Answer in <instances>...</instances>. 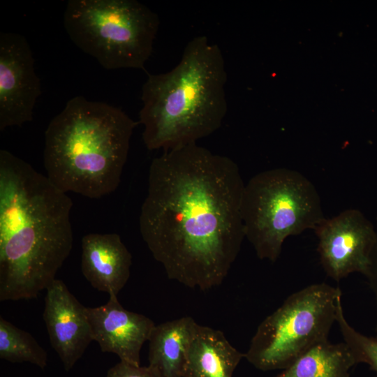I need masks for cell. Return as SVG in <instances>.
<instances>
[{
    "label": "cell",
    "instance_id": "cell-18",
    "mask_svg": "<svg viewBox=\"0 0 377 377\" xmlns=\"http://www.w3.org/2000/svg\"><path fill=\"white\" fill-rule=\"evenodd\" d=\"M106 377H161L149 365L141 367L120 361L108 369Z\"/></svg>",
    "mask_w": 377,
    "mask_h": 377
},
{
    "label": "cell",
    "instance_id": "cell-3",
    "mask_svg": "<svg viewBox=\"0 0 377 377\" xmlns=\"http://www.w3.org/2000/svg\"><path fill=\"white\" fill-rule=\"evenodd\" d=\"M227 79L222 51L205 36L189 40L170 71L148 74L139 112L146 147L166 151L216 132L228 111Z\"/></svg>",
    "mask_w": 377,
    "mask_h": 377
},
{
    "label": "cell",
    "instance_id": "cell-10",
    "mask_svg": "<svg viewBox=\"0 0 377 377\" xmlns=\"http://www.w3.org/2000/svg\"><path fill=\"white\" fill-rule=\"evenodd\" d=\"M46 291L43 320L51 346L68 371L94 341L87 307L61 280L56 279Z\"/></svg>",
    "mask_w": 377,
    "mask_h": 377
},
{
    "label": "cell",
    "instance_id": "cell-6",
    "mask_svg": "<svg viewBox=\"0 0 377 377\" xmlns=\"http://www.w3.org/2000/svg\"><path fill=\"white\" fill-rule=\"evenodd\" d=\"M242 216L245 237L257 256L272 263L288 236L314 230L325 219L313 184L286 168L260 172L245 184Z\"/></svg>",
    "mask_w": 377,
    "mask_h": 377
},
{
    "label": "cell",
    "instance_id": "cell-14",
    "mask_svg": "<svg viewBox=\"0 0 377 377\" xmlns=\"http://www.w3.org/2000/svg\"><path fill=\"white\" fill-rule=\"evenodd\" d=\"M198 323L184 316L156 325L148 339L149 366L161 377H183L187 350Z\"/></svg>",
    "mask_w": 377,
    "mask_h": 377
},
{
    "label": "cell",
    "instance_id": "cell-4",
    "mask_svg": "<svg viewBox=\"0 0 377 377\" xmlns=\"http://www.w3.org/2000/svg\"><path fill=\"white\" fill-rule=\"evenodd\" d=\"M138 124L119 108L73 97L45 131L46 176L67 193L93 199L110 194L121 182Z\"/></svg>",
    "mask_w": 377,
    "mask_h": 377
},
{
    "label": "cell",
    "instance_id": "cell-7",
    "mask_svg": "<svg viewBox=\"0 0 377 377\" xmlns=\"http://www.w3.org/2000/svg\"><path fill=\"white\" fill-rule=\"evenodd\" d=\"M341 301L340 288L325 283L293 293L260 323L244 357L261 371L287 368L328 340Z\"/></svg>",
    "mask_w": 377,
    "mask_h": 377
},
{
    "label": "cell",
    "instance_id": "cell-2",
    "mask_svg": "<svg viewBox=\"0 0 377 377\" xmlns=\"http://www.w3.org/2000/svg\"><path fill=\"white\" fill-rule=\"evenodd\" d=\"M67 193L0 150V301L36 298L56 279L73 247Z\"/></svg>",
    "mask_w": 377,
    "mask_h": 377
},
{
    "label": "cell",
    "instance_id": "cell-5",
    "mask_svg": "<svg viewBox=\"0 0 377 377\" xmlns=\"http://www.w3.org/2000/svg\"><path fill=\"white\" fill-rule=\"evenodd\" d=\"M159 24L158 15L136 0H70L64 13L73 43L108 70H145Z\"/></svg>",
    "mask_w": 377,
    "mask_h": 377
},
{
    "label": "cell",
    "instance_id": "cell-8",
    "mask_svg": "<svg viewBox=\"0 0 377 377\" xmlns=\"http://www.w3.org/2000/svg\"><path fill=\"white\" fill-rule=\"evenodd\" d=\"M314 230L320 263L328 276L339 281L354 272L366 275L377 235L360 211L347 209L325 219Z\"/></svg>",
    "mask_w": 377,
    "mask_h": 377
},
{
    "label": "cell",
    "instance_id": "cell-11",
    "mask_svg": "<svg viewBox=\"0 0 377 377\" xmlns=\"http://www.w3.org/2000/svg\"><path fill=\"white\" fill-rule=\"evenodd\" d=\"M97 307H87L93 340L103 352L116 354L120 361L140 365V350L156 325L145 315L125 309L117 295Z\"/></svg>",
    "mask_w": 377,
    "mask_h": 377
},
{
    "label": "cell",
    "instance_id": "cell-19",
    "mask_svg": "<svg viewBox=\"0 0 377 377\" xmlns=\"http://www.w3.org/2000/svg\"><path fill=\"white\" fill-rule=\"evenodd\" d=\"M369 287L373 293L376 310V322L375 330L377 332V239L371 255L370 265L367 274Z\"/></svg>",
    "mask_w": 377,
    "mask_h": 377
},
{
    "label": "cell",
    "instance_id": "cell-9",
    "mask_svg": "<svg viewBox=\"0 0 377 377\" xmlns=\"http://www.w3.org/2000/svg\"><path fill=\"white\" fill-rule=\"evenodd\" d=\"M41 84L26 38L0 33V131L31 121Z\"/></svg>",
    "mask_w": 377,
    "mask_h": 377
},
{
    "label": "cell",
    "instance_id": "cell-1",
    "mask_svg": "<svg viewBox=\"0 0 377 377\" xmlns=\"http://www.w3.org/2000/svg\"><path fill=\"white\" fill-rule=\"evenodd\" d=\"M244 186L231 158L197 143L152 160L140 231L170 279L203 291L223 282L245 238Z\"/></svg>",
    "mask_w": 377,
    "mask_h": 377
},
{
    "label": "cell",
    "instance_id": "cell-15",
    "mask_svg": "<svg viewBox=\"0 0 377 377\" xmlns=\"http://www.w3.org/2000/svg\"><path fill=\"white\" fill-rule=\"evenodd\" d=\"M357 364L344 343L325 341L304 354L274 377H350Z\"/></svg>",
    "mask_w": 377,
    "mask_h": 377
},
{
    "label": "cell",
    "instance_id": "cell-17",
    "mask_svg": "<svg viewBox=\"0 0 377 377\" xmlns=\"http://www.w3.org/2000/svg\"><path fill=\"white\" fill-rule=\"evenodd\" d=\"M336 323L357 364H368L377 377V336H366L352 327L345 317L341 301L338 306Z\"/></svg>",
    "mask_w": 377,
    "mask_h": 377
},
{
    "label": "cell",
    "instance_id": "cell-13",
    "mask_svg": "<svg viewBox=\"0 0 377 377\" xmlns=\"http://www.w3.org/2000/svg\"><path fill=\"white\" fill-rule=\"evenodd\" d=\"M244 357L223 332L198 324L187 350L183 377H232Z\"/></svg>",
    "mask_w": 377,
    "mask_h": 377
},
{
    "label": "cell",
    "instance_id": "cell-16",
    "mask_svg": "<svg viewBox=\"0 0 377 377\" xmlns=\"http://www.w3.org/2000/svg\"><path fill=\"white\" fill-rule=\"evenodd\" d=\"M0 358L12 363L29 362L44 369L47 353L29 332L0 318Z\"/></svg>",
    "mask_w": 377,
    "mask_h": 377
},
{
    "label": "cell",
    "instance_id": "cell-12",
    "mask_svg": "<svg viewBox=\"0 0 377 377\" xmlns=\"http://www.w3.org/2000/svg\"><path fill=\"white\" fill-rule=\"evenodd\" d=\"M81 270L91 286L117 295L131 274L132 256L117 233H89L81 242Z\"/></svg>",
    "mask_w": 377,
    "mask_h": 377
}]
</instances>
